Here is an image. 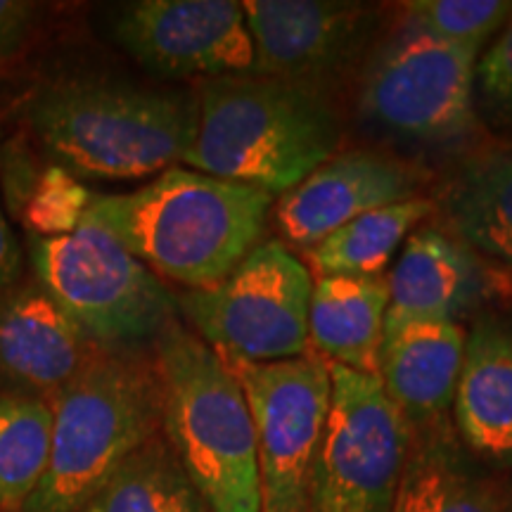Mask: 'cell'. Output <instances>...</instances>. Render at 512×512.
<instances>
[{"label":"cell","instance_id":"cell-1","mask_svg":"<svg viewBox=\"0 0 512 512\" xmlns=\"http://www.w3.org/2000/svg\"><path fill=\"white\" fill-rule=\"evenodd\" d=\"M275 197L171 166L124 195H93L81 226L112 235L152 273L188 290L221 283L264 238Z\"/></svg>","mask_w":512,"mask_h":512},{"label":"cell","instance_id":"cell-2","mask_svg":"<svg viewBox=\"0 0 512 512\" xmlns=\"http://www.w3.org/2000/svg\"><path fill=\"white\" fill-rule=\"evenodd\" d=\"M183 164L283 195L337 155L339 121L313 86L247 74L202 81Z\"/></svg>","mask_w":512,"mask_h":512},{"label":"cell","instance_id":"cell-3","mask_svg":"<svg viewBox=\"0 0 512 512\" xmlns=\"http://www.w3.org/2000/svg\"><path fill=\"white\" fill-rule=\"evenodd\" d=\"M29 126L74 178L128 181L183 162L197 133V98L117 81L55 83L31 100Z\"/></svg>","mask_w":512,"mask_h":512},{"label":"cell","instance_id":"cell-4","mask_svg":"<svg viewBox=\"0 0 512 512\" xmlns=\"http://www.w3.org/2000/svg\"><path fill=\"white\" fill-rule=\"evenodd\" d=\"M152 356L162 389V432L211 512H264L254 420L226 361L176 316Z\"/></svg>","mask_w":512,"mask_h":512},{"label":"cell","instance_id":"cell-5","mask_svg":"<svg viewBox=\"0 0 512 512\" xmlns=\"http://www.w3.org/2000/svg\"><path fill=\"white\" fill-rule=\"evenodd\" d=\"M50 408L48 470L19 512H76L138 446L162 432L155 356L95 349Z\"/></svg>","mask_w":512,"mask_h":512},{"label":"cell","instance_id":"cell-6","mask_svg":"<svg viewBox=\"0 0 512 512\" xmlns=\"http://www.w3.org/2000/svg\"><path fill=\"white\" fill-rule=\"evenodd\" d=\"M29 254L36 283L98 349L138 351L176 316V299L162 280L105 230L31 235Z\"/></svg>","mask_w":512,"mask_h":512},{"label":"cell","instance_id":"cell-7","mask_svg":"<svg viewBox=\"0 0 512 512\" xmlns=\"http://www.w3.org/2000/svg\"><path fill=\"white\" fill-rule=\"evenodd\" d=\"M313 275L283 240H261L221 283L176 306L226 363H278L309 354Z\"/></svg>","mask_w":512,"mask_h":512},{"label":"cell","instance_id":"cell-8","mask_svg":"<svg viewBox=\"0 0 512 512\" xmlns=\"http://www.w3.org/2000/svg\"><path fill=\"white\" fill-rule=\"evenodd\" d=\"M332 401L309 477L306 512H392L413 427L380 377L332 366Z\"/></svg>","mask_w":512,"mask_h":512},{"label":"cell","instance_id":"cell-9","mask_svg":"<svg viewBox=\"0 0 512 512\" xmlns=\"http://www.w3.org/2000/svg\"><path fill=\"white\" fill-rule=\"evenodd\" d=\"M254 420L264 512H306L309 477L332 401L330 363L318 354L278 363H226Z\"/></svg>","mask_w":512,"mask_h":512},{"label":"cell","instance_id":"cell-10","mask_svg":"<svg viewBox=\"0 0 512 512\" xmlns=\"http://www.w3.org/2000/svg\"><path fill=\"white\" fill-rule=\"evenodd\" d=\"M477 57L408 24L375 57L363 81V112L406 138H463L475 126Z\"/></svg>","mask_w":512,"mask_h":512},{"label":"cell","instance_id":"cell-11","mask_svg":"<svg viewBox=\"0 0 512 512\" xmlns=\"http://www.w3.org/2000/svg\"><path fill=\"white\" fill-rule=\"evenodd\" d=\"M117 43L162 79L214 81L254 74V43L242 3L138 0L112 24Z\"/></svg>","mask_w":512,"mask_h":512},{"label":"cell","instance_id":"cell-12","mask_svg":"<svg viewBox=\"0 0 512 512\" xmlns=\"http://www.w3.org/2000/svg\"><path fill=\"white\" fill-rule=\"evenodd\" d=\"M420 171L373 150L332 155L280 195L275 223L292 245L311 249L337 228L387 204L418 197Z\"/></svg>","mask_w":512,"mask_h":512},{"label":"cell","instance_id":"cell-13","mask_svg":"<svg viewBox=\"0 0 512 512\" xmlns=\"http://www.w3.org/2000/svg\"><path fill=\"white\" fill-rule=\"evenodd\" d=\"M254 74L311 86L356 53L373 12L335 0H247Z\"/></svg>","mask_w":512,"mask_h":512},{"label":"cell","instance_id":"cell-14","mask_svg":"<svg viewBox=\"0 0 512 512\" xmlns=\"http://www.w3.org/2000/svg\"><path fill=\"white\" fill-rule=\"evenodd\" d=\"M95 349L38 283L0 294V377L24 396L53 399Z\"/></svg>","mask_w":512,"mask_h":512},{"label":"cell","instance_id":"cell-15","mask_svg":"<svg viewBox=\"0 0 512 512\" xmlns=\"http://www.w3.org/2000/svg\"><path fill=\"white\" fill-rule=\"evenodd\" d=\"M384 323L451 320L472 311L494 292V273L465 242L439 228L415 230L387 278Z\"/></svg>","mask_w":512,"mask_h":512},{"label":"cell","instance_id":"cell-16","mask_svg":"<svg viewBox=\"0 0 512 512\" xmlns=\"http://www.w3.org/2000/svg\"><path fill=\"white\" fill-rule=\"evenodd\" d=\"M465 339L451 320L384 323L377 377L413 432L434 427L453 406Z\"/></svg>","mask_w":512,"mask_h":512},{"label":"cell","instance_id":"cell-17","mask_svg":"<svg viewBox=\"0 0 512 512\" xmlns=\"http://www.w3.org/2000/svg\"><path fill=\"white\" fill-rule=\"evenodd\" d=\"M453 411L475 451L512 458V325L482 320L467 335Z\"/></svg>","mask_w":512,"mask_h":512},{"label":"cell","instance_id":"cell-18","mask_svg":"<svg viewBox=\"0 0 512 512\" xmlns=\"http://www.w3.org/2000/svg\"><path fill=\"white\" fill-rule=\"evenodd\" d=\"M389 309L387 278L328 275L313 280L309 344L313 354L363 375H377L384 318Z\"/></svg>","mask_w":512,"mask_h":512},{"label":"cell","instance_id":"cell-19","mask_svg":"<svg viewBox=\"0 0 512 512\" xmlns=\"http://www.w3.org/2000/svg\"><path fill=\"white\" fill-rule=\"evenodd\" d=\"M441 211L453 238L512 264V145L465 159L446 183Z\"/></svg>","mask_w":512,"mask_h":512},{"label":"cell","instance_id":"cell-20","mask_svg":"<svg viewBox=\"0 0 512 512\" xmlns=\"http://www.w3.org/2000/svg\"><path fill=\"white\" fill-rule=\"evenodd\" d=\"M76 512H211L164 432L147 439Z\"/></svg>","mask_w":512,"mask_h":512},{"label":"cell","instance_id":"cell-21","mask_svg":"<svg viewBox=\"0 0 512 512\" xmlns=\"http://www.w3.org/2000/svg\"><path fill=\"white\" fill-rule=\"evenodd\" d=\"M432 209L430 200L413 197L358 216L309 249V271L318 278H380L396 249L422 219L432 214Z\"/></svg>","mask_w":512,"mask_h":512},{"label":"cell","instance_id":"cell-22","mask_svg":"<svg viewBox=\"0 0 512 512\" xmlns=\"http://www.w3.org/2000/svg\"><path fill=\"white\" fill-rule=\"evenodd\" d=\"M392 512H498L482 484L460 467L456 453L439 432H413Z\"/></svg>","mask_w":512,"mask_h":512},{"label":"cell","instance_id":"cell-23","mask_svg":"<svg viewBox=\"0 0 512 512\" xmlns=\"http://www.w3.org/2000/svg\"><path fill=\"white\" fill-rule=\"evenodd\" d=\"M53 408L36 396H0V508L29 501L48 470Z\"/></svg>","mask_w":512,"mask_h":512},{"label":"cell","instance_id":"cell-24","mask_svg":"<svg viewBox=\"0 0 512 512\" xmlns=\"http://www.w3.org/2000/svg\"><path fill=\"white\" fill-rule=\"evenodd\" d=\"M408 24L479 53L486 41L508 22L512 3L505 0H413L403 5Z\"/></svg>","mask_w":512,"mask_h":512},{"label":"cell","instance_id":"cell-25","mask_svg":"<svg viewBox=\"0 0 512 512\" xmlns=\"http://www.w3.org/2000/svg\"><path fill=\"white\" fill-rule=\"evenodd\" d=\"M91 202L93 192L86 185L62 166L50 164L38 176L19 219L34 238H64L81 228Z\"/></svg>","mask_w":512,"mask_h":512},{"label":"cell","instance_id":"cell-26","mask_svg":"<svg viewBox=\"0 0 512 512\" xmlns=\"http://www.w3.org/2000/svg\"><path fill=\"white\" fill-rule=\"evenodd\" d=\"M477 79L482 93L494 107L512 114V15L505 22L501 36L486 50L477 64Z\"/></svg>","mask_w":512,"mask_h":512},{"label":"cell","instance_id":"cell-27","mask_svg":"<svg viewBox=\"0 0 512 512\" xmlns=\"http://www.w3.org/2000/svg\"><path fill=\"white\" fill-rule=\"evenodd\" d=\"M36 5L24 0H0V62L22 50L31 34Z\"/></svg>","mask_w":512,"mask_h":512},{"label":"cell","instance_id":"cell-28","mask_svg":"<svg viewBox=\"0 0 512 512\" xmlns=\"http://www.w3.org/2000/svg\"><path fill=\"white\" fill-rule=\"evenodd\" d=\"M19 273H22V249H19V242L3 211V200H0V294L17 285Z\"/></svg>","mask_w":512,"mask_h":512}]
</instances>
